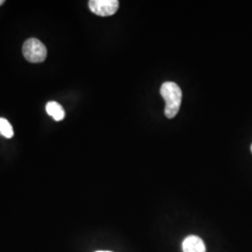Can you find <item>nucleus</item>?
Wrapping results in <instances>:
<instances>
[{"label":"nucleus","instance_id":"obj_1","mask_svg":"<svg viewBox=\"0 0 252 252\" xmlns=\"http://www.w3.org/2000/svg\"><path fill=\"white\" fill-rule=\"evenodd\" d=\"M160 93L165 101V116L168 119L175 117L180 110L182 100V92L180 86L173 81H166L162 83Z\"/></svg>","mask_w":252,"mask_h":252},{"label":"nucleus","instance_id":"obj_2","mask_svg":"<svg viewBox=\"0 0 252 252\" xmlns=\"http://www.w3.org/2000/svg\"><path fill=\"white\" fill-rule=\"evenodd\" d=\"M23 54L30 63H41L45 61L47 49L45 45L36 38H29L23 46Z\"/></svg>","mask_w":252,"mask_h":252},{"label":"nucleus","instance_id":"obj_3","mask_svg":"<svg viewBox=\"0 0 252 252\" xmlns=\"http://www.w3.org/2000/svg\"><path fill=\"white\" fill-rule=\"evenodd\" d=\"M91 11L98 16L107 17L116 13L119 9L117 0H91L89 1Z\"/></svg>","mask_w":252,"mask_h":252},{"label":"nucleus","instance_id":"obj_4","mask_svg":"<svg viewBox=\"0 0 252 252\" xmlns=\"http://www.w3.org/2000/svg\"><path fill=\"white\" fill-rule=\"evenodd\" d=\"M183 252H206L204 241L196 235H189L182 243Z\"/></svg>","mask_w":252,"mask_h":252},{"label":"nucleus","instance_id":"obj_5","mask_svg":"<svg viewBox=\"0 0 252 252\" xmlns=\"http://www.w3.org/2000/svg\"><path fill=\"white\" fill-rule=\"evenodd\" d=\"M46 111L56 122L62 121L65 116V112L63 110V107L55 101H50L47 103Z\"/></svg>","mask_w":252,"mask_h":252},{"label":"nucleus","instance_id":"obj_6","mask_svg":"<svg viewBox=\"0 0 252 252\" xmlns=\"http://www.w3.org/2000/svg\"><path fill=\"white\" fill-rule=\"evenodd\" d=\"M0 135H3L6 138H11L14 135V131L9 121L0 118Z\"/></svg>","mask_w":252,"mask_h":252},{"label":"nucleus","instance_id":"obj_7","mask_svg":"<svg viewBox=\"0 0 252 252\" xmlns=\"http://www.w3.org/2000/svg\"><path fill=\"white\" fill-rule=\"evenodd\" d=\"M2 4H4V0H0V6H1Z\"/></svg>","mask_w":252,"mask_h":252},{"label":"nucleus","instance_id":"obj_8","mask_svg":"<svg viewBox=\"0 0 252 252\" xmlns=\"http://www.w3.org/2000/svg\"><path fill=\"white\" fill-rule=\"evenodd\" d=\"M105 252V251H99V252Z\"/></svg>","mask_w":252,"mask_h":252},{"label":"nucleus","instance_id":"obj_9","mask_svg":"<svg viewBox=\"0 0 252 252\" xmlns=\"http://www.w3.org/2000/svg\"></svg>","mask_w":252,"mask_h":252}]
</instances>
